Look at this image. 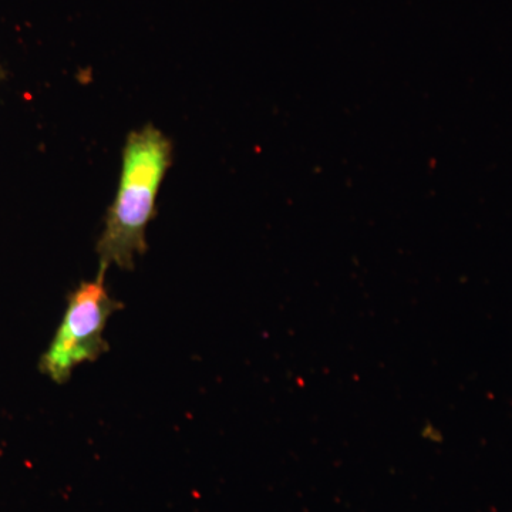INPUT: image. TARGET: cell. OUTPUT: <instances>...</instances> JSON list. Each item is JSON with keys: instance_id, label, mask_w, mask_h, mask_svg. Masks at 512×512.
<instances>
[{"instance_id": "obj_1", "label": "cell", "mask_w": 512, "mask_h": 512, "mask_svg": "<svg viewBox=\"0 0 512 512\" xmlns=\"http://www.w3.org/2000/svg\"><path fill=\"white\" fill-rule=\"evenodd\" d=\"M173 158V141L153 124L128 133L119 188L96 244L103 268L133 271L137 256L148 251L147 228L157 218L158 194Z\"/></svg>"}, {"instance_id": "obj_2", "label": "cell", "mask_w": 512, "mask_h": 512, "mask_svg": "<svg viewBox=\"0 0 512 512\" xmlns=\"http://www.w3.org/2000/svg\"><path fill=\"white\" fill-rule=\"evenodd\" d=\"M106 271L100 266L96 278L83 281L67 296L62 322L40 360V369L53 382H69L77 366L96 362L109 350L104 330L110 316L124 305L107 291Z\"/></svg>"}]
</instances>
